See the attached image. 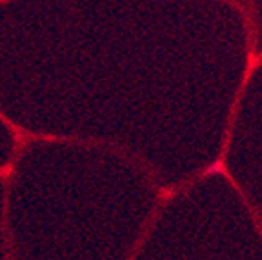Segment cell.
Here are the masks:
<instances>
[]
</instances>
